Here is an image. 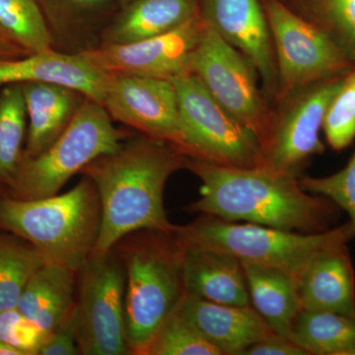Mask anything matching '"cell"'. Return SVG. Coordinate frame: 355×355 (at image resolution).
Here are the masks:
<instances>
[{
    "label": "cell",
    "instance_id": "obj_1",
    "mask_svg": "<svg viewBox=\"0 0 355 355\" xmlns=\"http://www.w3.org/2000/svg\"><path fill=\"white\" fill-rule=\"evenodd\" d=\"M184 169L202 182L189 212L314 234L333 228L340 209L303 190L299 176L270 168L226 167L187 156Z\"/></svg>",
    "mask_w": 355,
    "mask_h": 355
},
{
    "label": "cell",
    "instance_id": "obj_2",
    "mask_svg": "<svg viewBox=\"0 0 355 355\" xmlns=\"http://www.w3.org/2000/svg\"><path fill=\"white\" fill-rule=\"evenodd\" d=\"M187 156L171 144L140 135L84 167L101 203V226L91 256L109 253L125 236L144 230L174 231L164 207V190Z\"/></svg>",
    "mask_w": 355,
    "mask_h": 355
},
{
    "label": "cell",
    "instance_id": "obj_3",
    "mask_svg": "<svg viewBox=\"0 0 355 355\" xmlns=\"http://www.w3.org/2000/svg\"><path fill=\"white\" fill-rule=\"evenodd\" d=\"M125 273V312L130 354L147 349L184 294V247L174 231L144 229L113 248Z\"/></svg>",
    "mask_w": 355,
    "mask_h": 355
},
{
    "label": "cell",
    "instance_id": "obj_4",
    "mask_svg": "<svg viewBox=\"0 0 355 355\" xmlns=\"http://www.w3.org/2000/svg\"><path fill=\"white\" fill-rule=\"evenodd\" d=\"M101 226V203L87 177L62 195L16 200L0 193V231L31 242L48 261L78 272L93 253Z\"/></svg>",
    "mask_w": 355,
    "mask_h": 355
},
{
    "label": "cell",
    "instance_id": "obj_5",
    "mask_svg": "<svg viewBox=\"0 0 355 355\" xmlns=\"http://www.w3.org/2000/svg\"><path fill=\"white\" fill-rule=\"evenodd\" d=\"M174 232L184 248L222 252L245 263L284 270L296 280L320 252L355 238L350 221L324 232L304 234L207 214L186 225H176Z\"/></svg>",
    "mask_w": 355,
    "mask_h": 355
},
{
    "label": "cell",
    "instance_id": "obj_6",
    "mask_svg": "<svg viewBox=\"0 0 355 355\" xmlns=\"http://www.w3.org/2000/svg\"><path fill=\"white\" fill-rule=\"evenodd\" d=\"M128 135L114 127L103 105L86 98L64 133L43 153L23 158L12 181L0 193L16 200L58 195L89 163L120 148Z\"/></svg>",
    "mask_w": 355,
    "mask_h": 355
},
{
    "label": "cell",
    "instance_id": "obj_7",
    "mask_svg": "<svg viewBox=\"0 0 355 355\" xmlns=\"http://www.w3.org/2000/svg\"><path fill=\"white\" fill-rule=\"evenodd\" d=\"M176 89L183 153L234 168L266 166L258 139L223 108L193 72L171 79Z\"/></svg>",
    "mask_w": 355,
    "mask_h": 355
},
{
    "label": "cell",
    "instance_id": "obj_8",
    "mask_svg": "<svg viewBox=\"0 0 355 355\" xmlns=\"http://www.w3.org/2000/svg\"><path fill=\"white\" fill-rule=\"evenodd\" d=\"M190 70L223 108L251 130L263 153L270 139L272 103L258 87V72L252 62L205 26L191 53Z\"/></svg>",
    "mask_w": 355,
    "mask_h": 355
},
{
    "label": "cell",
    "instance_id": "obj_9",
    "mask_svg": "<svg viewBox=\"0 0 355 355\" xmlns=\"http://www.w3.org/2000/svg\"><path fill=\"white\" fill-rule=\"evenodd\" d=\"M125 292V268L114 249L91 256L78 270L76 311L80 354H130Z\"/></svg>",
    "mask_w": 355,
    "mask_h": 355
},
{
    "label": "cell",
    "instance_id": "obj_10",
    "mask_svg": "<svg viewBox=\"0 0 355 355\" xmlns=\"http://www.w3.org/2000/svg\"><path fill=\"white\" fill-rule=\"evenodd\" d=\"M277 65L275 100L309 84L345 76L354 62L280 0H261ZM272 101V102H273Z\"/></svg>",
    "mask_w": 355,
    "mask_h": 355
},
{
    "label": "cell",
    "instance_id": "obj_11",
    "mask_svg": "<svg viewBox=\"0 0 355 355\" xmlns=\"http://www.w3.org/2000/svg\"><path fill=\"white\" fill-rule=\"evenodd\" d=\"M345 76L303 86L272 102L270 139L263 150L266 167L299 176L311 157L324 153L320 130Z\"/></svg>",
    "mask_w": 355,
    "mask_h": 355
},
{
    "label": "cell",
    "instance_id": "obj_12",
    "mask_svg": "<svg viewBox=\"0 0 355 355\" xmlns=\"http://www.w3.org/2000/svg\"><path fill=\"white\" fill-rule=\"evenodd\" d=\"M205 25L198 16L161 36L125 44H102L83 55L111 76L150 77L171 80L190 72L191 53Z\"/></svg>",
    "mask_w": 355,
    "mask_h": 355
},
{
    "label": "cell",
    "instance_id": "obj_13",
    "mask_svg": "<svg viewBox=\"0 0 355 355\" xmlns=\"http://www.w3.org/2000/svg\"><path fill=\"white\" fill-rule=\"evenodd\" d=\"M103 106L113 120L140 135L171 144L183 153L177 93L171 80L111 76Z\"/></svg>",
    "mask_w": 355,
    "mask_h": 355
},
{
    "label": "cell",
    "instance_id": "obj_14",
    "mask_svg": "<svg viewBox=\"0 0 355 355\" xmlns=\"http://www.w3.org/2000/svg\"><path fill=\"white\" fill-rule=\"evenodd\" d=\"M198 17L252 62L270 103L277 91V65L261 0H198Z\"/></svg>",
    "mask_w": 355,
    "mask_h": 355
},
{
    "label": "cell",
    "instance_id": "obj_15",
    "mask_svg": "<svg viewBox=\"0 0 355 355\" xmlns=\"http://www.w3.org/2000/svg\"><path fill=\"white\" fill-rule=\"evenodd\" d=\"M110 80V74L95 67L81 53L51 48L24 57L0 60V89L26 83L58 84L103 105Z\"/></svg>",
    "mask_w": 355,
    "mask_h": 355
},
{
    "label": "cell",
    "instance_id": "obj_16",
    "mask_svg": "<svg viewBox=\"0 0 355 355\" xmlns=\"http://www.w3.org/2000/svg\"><path fill=\"white\" fill-rule=\"evenodd\" d=\"M178 309L222 355H244L277 334L252 305L218 304L184 292Z\"/></svg>",
    "mask_w": 355,
    "mask_h": 355
},
{
    "label": "cell",
    "instance_id": "obj_17",
    "mask_svg": "<svg viewBox=\"0 0 355 355\" xmlns=\"http://www.w3.org/2000/svg\"><path fill=\"white\" fill-rule=\"evenodd\" d=\"M301 310L355 314V272L347 243L326 248L297 279Z\"/></svg>",
    "mask_w": 355,
    "mask_h": 355
},
{
    "label": "cell",
    "instance_id": "obj_18",
    "mask_svg": "<svg viewBox=\"0 0 355 355\" xmlns=\"http://www.w3.org/2000/svg\"><path fill=\"white\" fill-rule=\"evenodd\" d=\"M53 48L83 53L100 46L104 28L120 9L118 0H37Z\"/></svg>",
    "mask_w": 355,
    "mask_h": 355
},
{
    "label": "cell",
    "instance_id": "obj_19",
    "mask_svg": "<svg viewBox=\"0 0 355 355\" xmlns=\"http://www.w3.org/2000/svg\"><path fill=\"white\" fill-rule=\"evenodd\" d=\"M27 120L24 157H36L49 148L69 128L86 97L58 84H20Z\"/></svg>",
    "mask_w": 355,
    "mask_h": 355
},
{
    "label": "cell",
    "instance_id": "obj_20",
    "mask_svg": "<svg viewBox=\"0 0 355 355\" xmlns=\"http://www.w3.org/2000/svg\"><path fill=\"white\" fill-rule=\"evenodd\" d=\"M183 282L186 293L218 303L251 304L241 261L214 250L184 248Z\"/></svg>",
    "mask_w": 355,
    "mask_h": 355
},
{
    "label": "cell",
    "instance_id": "obj_21",
    "mask_svg": "<svg viewBox=\"0 0 355 355\" xmlns=\"http://www.w3.org/2000/svg\"><path fill=\"white\" fill-rule=\"evenodd\" d=\"M198 15V0H132L121 6L104 28L100 46L161 36Z\"/></svg>",
    "mask_w": 355,
    "mask_h": 355
},
{
    "label": "cell",
    "instance_id": "obj_22",
    "mask_svg": "<svg viewBox=\"0 0 355 355\" xmlns=\"http://www.w3.org/2000/svg\"><path fill=\"white\" fill-rule=\"evenodd\" d=\"M77 272L64 263L46 261L26 284L16 307L51 333L76 307Z\"/></svg>",
    "mask_w": 355,
    "mask_h": 355
},
{
    "label": "cell",
    "instance_id": "obj_23",
    "mask_svg": "<svg viewBox=\"0 0 355 355\" xmlns=\"http://www.w3.org/2000/svg\"><path fill=\"white\" fill-rule=\"evenodd\" d=\"M241 263L252 306L275 333L291 338L301 311L297 280L277 268Z\"/></svg>",
    "mask_w": 355,
    "mask_h": 355
},
{
    "label": "cell",
    "instance_id": "obj_24",
    "mask_svg": "<svg viewBox=\"0 0 355 355\" xmlns=\"http://www.w3.org/2000/svg\"><path fill=\"white\" fill-rule=\"evenodd\" d=\"M291 340L308 355H355V314L301 310Z\"/></svg>",
    "mask_w": 355,
    "mask_h": 355
},
{
    "label": "cell",
    "instance_id": "obj_25",
    "mask_svg": "<svg viewBox=\"0 0 355 355\" xmlns=\"http://www.w3.org/2000/svg\"><path fill=\"white\" fill-rule=\"evenodd\" d=\"M355 64V0H280Z\"/></svg>",
    "mask_w": 355,
    "mask_h": 355
},
{
    "label": "cell",
    "instance_id": "obj_26",
    "mask_svg": "<svg viewBox=\"0 0 355 355\" xmlns=\"http://www.w3.org/2000/svg\"><path fill=\"white\" fill-rule=\"evenodd\" d=\"M46 261L31 242L0 231V312L17 306L26 284Z\"/></svg>",
    "mask_w": 355,
    "mask_h": 355
},
{
    "label": "cell",
    "instance_id": "obj_27",
    "mask_svg": "<svg viewBox=\"0 0 355 355\" xmlns=\"http://www.w3.org/2000/svg\"><path fill=\"white\" fill-rule=\"evenodd\" d=\"M27 112L20 84L0 89V189L12 181L24 158Z\"/></svg>",
    "mask_w": 355,
    "mask_h": 355
},
{
    "label": "cell",
    "instance_id": "obj_28",
    "mask_svg": "<svg viewBox=\"0 0 355 355\" xmlns=\"http://www.w3.org/2000/svg\"><path fill=\"white\" fill-rule=\"evenodd\" d=\"M0 30L3 37L28 53L53 48L37 0H0Z\"/></svg>",
    "mask_w": 355,
    "mask_h": 355
},
{
    "label": "cell",
    "instance_id": "obj_29",
    "mask_svg": "<svg viewBox=\"0 0 355 355\" xmlns=\"http://www.w3.org/2000/svg\"><path fill=\"white\" fill-rule=\"evenodd\" d=\"M146 355H222L179 309L166 320Z\"/></svg>",
    "mask_w": 355,
    "mask_h": 355
},
{
    "label": "cell",
    "instance_id": "obj_30",
    "mask_svg": "<svg viewBox=\"0 0 355 355\" xmlns=\"http://www.w3.org/2000/svg\"><path fill=\"white\" fill-rule=\"evenodd\" d=\"M329 146L342 151L355 139V64L343 79L340 90L331 100L323 121Z\"/></svg>",
    "mask_w": 355,
    "mask_h": 355
},
{
    "label": "cell",
    "instance_id": "obj_31",
    "mask_svg": "<svg viewBox=\"0 0 355 355\" xmlns=\"http://www.w3.org/2000/svg\"><path fill=\"white\" fill-rule=\"evenodd\" d=\"M303 190L331 200L355 227V153L340 171L326 177H299Z\"/></svg>",
    "mask_w": 355,
    "mask_h": 355
},
{
    "label": "cell",
    "instance_id": "obj_32",
    "mask_svg": "<svg viewBox=\"0 0 355 355\" xmlns=\"http://www.w3.org/2000/svg\"><path fill=\"white\" fill-rule=\"evenodd\" d=\"M49 335L17 307L0 312V340L20 355H39Z\"/></svg>",
    "mask_w": 355,
    "mask_h": 355
},
{
    "label": "cell",
    "instance_id": "obj_33",
    "mask_svg": "<svg viewBox=\"0 0 355 355\" xmlns=\"http://www.w3.org/2000/svg\"><path fill=\"white\" fill-rule=\"evenodd\" d=\"M80 354L76 307L69 317L51 331L39 355Z\"/></svg>",
    "mask_w": 355,
    "mask_h": 355
},
{
    "label": "cell",
    "instance_id": "obj_34",
    "mask_svg": "<svg viewBox=\"0 0 355 355\" xmlns=\"http://www.w3.org/2000/svg\"><path fill=\"white\" fill-rule=\"evenodd\" d=\"M244 355H308L291 338L272 335L254 343L245 352Z\"/></svg>",
    "mask_w": 355,
    "mask_h": 355
},
{
    "label": "cell",
    "instance_id": "obj_35",
    "mask_svg": "<svg viewBox=\"0 0 355 355\" xmlns=\"http://www.w3.org/2000/svg\"><path fill=\"white\" fill-rule=\"evenodd\" d=\"M27 55H29V53L18 46L17 44L12 43L4 37L0 36V60L1 58L24 57Z\"/></svg>",
    "mask_w": 355,
    "mask_h": 355
},
{
    "label": "cell",
    "instance_id": "obj_36",
    "mask_svg": "<svg viewBox=\"0 0 355 355\" xmlns=\"http://www.w3.org/2000/svg\"><path fill=\"white\" fill-rule=\"evenodd\" d=\"M0 355H20V354L0 340Z\"/></svg>",
    "mask_w": 355,
    "mask_h": 355
},
{
    "label": "cell",
    "instance_id": "obj_37",
    "mask_svg": "<svg viewBox=\"0 0 355 355\" xmlns=\"http://www.w3.org/2000/svg\"><path fill=\"white\" fill-rule=\"evenodd\" d=\"M132 1V0H118L119 6H120V8L121 6H125L128 2Z\"/></svg>",
    "mask_w": 355,
    "mask_h": 355
},
{
    "label": "cell",
    "instance_id": "obj_38",
    "mask_svg": "<svg viewBox=\"0 0 355 355\" xmlns=\"http://www.w3.org/2000/svg\"><path fill=\"white\" fill-rule=\"evenodd\" d=\"M0 36L3 37V35H2V33H1V30H0ZM4 38H6V37H4ZM10 42H11V41H10Z\"/></svg>",
    "mask_w": 355,
    "mask_h": 355
}]
</instances>
